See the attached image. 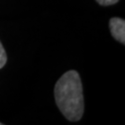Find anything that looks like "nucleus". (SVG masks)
<instances>
[{"label":"nucleus","mask_w":125,"mask_h":125,"mask_svg":"<svg viewBox=\"0 0 125 125\" xmlns=\"http://www.w3.org/2000/svg\"><path fill=\"white\" fill-rule=\"evenodd\" d=\"M55 100L60 112L71 121H78L84 110V99L80 75L69 71L57 82L54 89Z\"/></svg>","instance_id":"obj_1"},{"label":"nucleus","mask_w":125,"mask_h":125,"mask_svg":"<svg viewBox=\"0 0 125 125\" xmlns=\"http://www.w3.org/2000/svg\"><path fill=\"white\" fill-rule=\"evenodd\" d=\"M111 35L121 44H125V21L121 18H111L109 21Z\"/></svg>","instance_id":"obj_2"},{"label":"nucleus","mask_w":125,"mask_h":125,"mask_svg":"<svg viewBox=\"0 0 125 125\" xmlns=\"http://www.w3.org/2000/svg\"><path fill=\"white\" fill-rule=\"evenodd\" d=\"M6 62H7V54H6L4 47L0 42V69L4 67Z\"/></svg>","instance_id":"obj_3"},{"label":"nucleus","mask_w":125,"mask_h":125,"mask_svg":"<svg viewBox=\"0 0 125 125\" xmlns=\"http://www.w3.org/2000/svg\"><path fill=\"white\" fill-rule=\"evenodd\" d=\"M119 0H96V2L99 5L102 6H110V5H114L118 3Z\"/></svg>","instance_id":"obj_4"},{"label":"nucleus","mask_w":125,"mask_h":125,"mask_svg":"<svg viewBox=\"0 0 125 125\" xmlns=\"http://www.w3.org/2000/svg\"><path fill=\"white\" fill-rule=\"evenodd\" d=\"M0 125H1V123H0Z\"/></svg>","instance_id":"obj_5"}]
</instances>
